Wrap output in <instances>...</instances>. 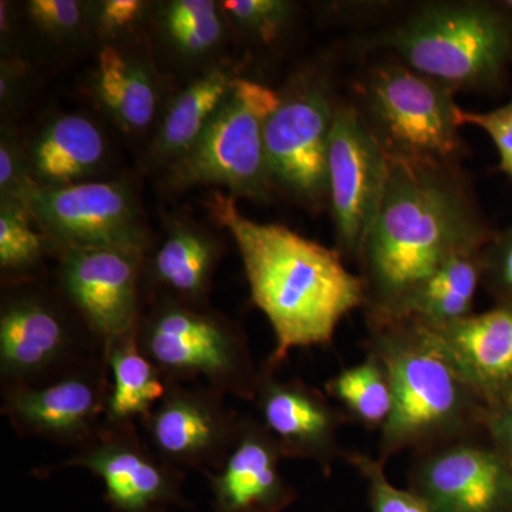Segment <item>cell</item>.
<instances>
[{"label":"cell","instance_id":"6da1fadb","mask_svg":"<svg viewBox=\"0 0 512 512\" xmlns=\"http://www.w3.org/2000/svg\"><path fill=\"white\" fill-rule=\"evenodd\" d=\"M389 163L383 204L359 256L367 323L402 318L450 256L491 241L453 168Z\"/></svg>","mask_w":512,"mask_h":512},{"label":"cell","instance_id":"7a4b0ae2","mask_svg":"<svg viewBox=\"0 0 512 512\" xmlns=\"http://www.w3.org/2000/svg\"><path fill=\"white\" fill-rule=\"evenodd\" d=\"M210 208L237 242L252 301L274 329L268 369H279L293 349L328 345L343 318L365 306L362 278L346 268L336 249L282 225L249 220L234 198L220 192Z\"/></svg>","mask_w":512,"mask_h":512},{"label":"cell","instance_id":"3957f363","mask_svg":"<svg viewBox=\"0 0 512 512\" xmlns=\"http://www.w3.org/2000/svg\"><path fill=\"white\" fill-rule=\"evenodd\" d=\"M367 325V352L383 363L393 397L380 434V461L466 439L485 424L490 409L433 330L412 318Z\"/></svg>","mask_w":512,"mask_h":512},{"label":"cell","instance_id":"277c9868","mask_svg":"<svg viewBox=\"0 0 512 512\" xmlns=\"http://www.w3.org/2000/svg\"><path fill=\"white\" fill-rule=\"evenodd\" d=\"M404 66L446 84L493 86L512 53V20L500 6L477 2L429 3L384 33Z\"/></svg>","mask_w":512,"mask_h":512},{"label":"cell","instance_id":"5b68a950","mask_svg":"<svg viewBox=\"0 0 512 512\" xmlns=\"http://www.w3.org/2000/svg\"><path fill=\"white\" fill-rule=\"evenodd\" d=\"M137 339L168 382L200 383L254 402L261 370L247 336L224 316L167 296L140 320Z\"/></svg>","mask_w":512,"mask_h":512},{"label":"cell","instance_id":"8992f818","mask_svg":"<svg viewBox=\"0 0 512 512\" xmlns=\"http://www.w3.org/2000/svg\"><path fill=\"white\" fill-rule=\"evenodd\" d=\"M360 92L363 120L389 160L453 168L463 154L456 90L404 64L387 63L367 74Z\"/></svg>","mask_w":512,"mask_h":512},{"label":"cell","instance_id":"52a82bcc","mask_svg":"<svg viewBox=\"0 0 512 512\" xmlns=\"http://www.w3.org/2000/svg\"><path fill=\"white\" fill-rule=\"evenodd\" d=\"M281 101V94L264 84L234 79L197 143L174 161V185L215 184L248 197L264 194L271 181L265 126Z\"/></svg>","mask_w":512,"mask_h":512},{"label":"cell","instance_id":"ba28073f","mask_svg":"<svg viewBox=\"0 0 512 512\" xmlns=\"http://www.w3.org/2000/svg\"><path fill=\"white\" fill-rule=\"evenodd\" d=\"M389 174V158L362 114L353 107L336 109L329 137L328 195L340 255L362 254Z\"/></svg>","mask_w":512,"mask_h":512},{"label":"cell","instance_id":"9c48e42d","mask_svg":"<svg viewBox=\"0 0 512 512\" xmlns=\"http://www.w3.org/2000/svg\"><path fill=\"white\" fill-rule=\"evenodd\" d=\"M104 352L90 348L59 308L36 292L9 296L0 312L3 389L55 382Z\"/></svg>","mask_w":512,"mask_h":512},{"label":"cell","instance_id":"30bf717a","mask_svg":"<svg viewBox=\"0 0 512 512\" xmlns=\"http://www.w3.org/2000/svg\"><path fill=\"white\" fill-rule=\"evenodd\" d=\"M23 202L59 248L146 252L147 234L140 212L127 185L120 181L36 187Z\"/></svg>","mask_w":512,"mask_h":512},{"label":"cell","instance_id":"8fae6325","mask_svg":"<svg viewBox=\"0 0 512 512\" xmlns=\"http://www.w3.org/2000/svg\"><path fill=\"white\" fill-rule=\"evenodd\" d=\"M109 373L106 355L100 352L55 382L3 389V416L20 436L80 450L103 427Z\"/></svg>","mask_w":512,"mask_h":512},{"label":"cell","instance_id":"7c38bea8","mask_svg":"<svg viewBox=\"0 0 512 512\" xmlns=\"http://www.w3.org/2000/svg\"><path fill=\"white\" fill-rule=\"evenodd\" d=\"M241 416L224 394L200 383L168 382L167 393L140 420L144 441L171 466L220 470L237 443Z\"/></svg>","mask_w":512,"mask_h":512},{"label":"cell","instance_id":"4fadbf2b","mask_svg":"<svg viewBox=\"0 0 512 512\" xmlns=\"http://www.w3.org/2000/svg\"><path fill=\"white\" fill-rule=\"evenodd\" d=\"M86 468L103 481L106 500L120 512H168L184 503V470L157 456L137 431V424L107 426L74 456L49 473L62 468Z\"/></svg>","mask_w":512,"mask_h":512},{"label":"cell","instance_id":"5bb4252c","mask_svg":"<svg viewBox=\"0 0 512 512\" xmlns=\"http://www.w3.org/2000/svg\"><path fill=\"white\" fill-rule=\"evenodd\" d=\"M143 256L119 248H60L64 292L103 350L138 330Z\"/></svg>","mask_w":512,"mask_h":512},{"label":"cell","instance_id":"9a60e30c","mask_svg":"<svg viewBox=\"0 0 512 512\" xmlns=\"http://www.w3.org/2000/svg\"><path fill=\"white\" fill-rule=\"evenodd\" d=\"M409 484L431 512H512L510 471L473 436L417 453Z\"/></svg>","mask_w":512,"mask_h":512},{"label":"cell","instance_id":"2e32d148","mask_svg":"<svg viewBox=\"0 0 512 512\" xmlns=\"http://www.w3.org/2000/svg\"><path fill=\"white\" fill-rule=\"evenodd\" d=\"M336 109L316 87L282 97L265 126L271 180L296 197L319 201L328 194V151Z\"/></svg>","mask_w":512,"mask_h":512},{"label":"cell","instance_id":"e0dca14e","mask_svg":"<svg viewBox=\"0 0 512 512\" xmlns=\"http://www.w3.org/2000/svg\"><path fill=\"white\" fill-rule=\"evenodd\" d=\"M254 403L258 420L274 436L285 458H303L318 464L325 476L348 451L339 444V431L349 419L302 380H282L262 367Z\"/></svg>","mask_w":512,"mask_h":512},{"label":"cell","instance_id":"ac0fdd59","mask_svg":"<svg viewBox=\"0 0 512 512\" xmlns=\"http://www.w3.org/2000/svg\"><path fill=\"white\" fill-rule=\"evenodd\" d=\"M278 441L251 416H241L237 443L222 467L208 473L214 512H282L296 490L281 471Z\"/></svg>","mask_w":512,"mask_h":512},{"label":"cell","instance_id":"d6986e66","mask_svg":"<svg viewBox=\"0 0 512 512\" xmlns=\"http://www.w3.org/2000/svg\"><path fill=\"white\" fill-rule=\"evenodd\" d=\"M430 329L488 409L511 403L512 303Z\"/></svg>","mask_w":512,"mask_h":512},{"label":"cell","instance_id":"ffe728a7","mask_svg":"<svg viewBox=\"0 0 512 512\" xmlns=\"http://www.w3.org/2000/svg\"><path fill=\"white\" fill-rule=\"evenodd\" d=\"M106 157V140L92 120L64 114L33 140L29 168L39 187L59 188L86 183Z\"/></svg>","mask_w":512,"mask_h":512},{"label":"cell","instance_id":"44dd1931","mask_svg":"<svg viewBox=\"0 0 512 512\" xmlns=\"http://www.w3.org/2000/svg\"><path fill=\"white\" fill-rule=\"evenodd\" d=\"M137 332L104 350L111 376L104 417L107 426L140 423L167 393L168 380L141 352Z\"/></svg>","mask_w":512,"mask_h":512},{"label":"cell","instance_id":"7402d4cb","mask_svg":"<svg viewBox=\"0 0 512 512\" xmlns=\"http://www.w3.org/2000/svg\"><path fill=\"white\" fill-rule=\"evenodd\" d=\"M484 249L468 248L447 259L407 303L402 318L441 328L473 315L478 284L483 279Z\"/></svg>","mask_w":512,"mask_h":512},{"label":"cell","instance_id":"603a6c76","mask_svg":"<svg viewBox=\"0 0 512 512\" xmlns=\"http://www.w3.org/2000/svg\"><path fill=\"white\" fill-rule=\"evenodd\" d=\"M220 251L217 242L200 229L175 225L151 262L156 284L177 295L178 301L200 306L211 288Z\"/></svg>","mask_w":512,"mask_h":512},{"label":"cell","instance_id":"cb8c5ba5","mask_svg":"<svg viewBox=\"0 0 512 512\" xmlns=\"http://www.w3.org/2000/svg\"><path fill=\"white\" fill-rule=\"evenodd\" d=\"M97 96L113 119L127 131L150 126L157 111V90L143 64L104 46L96 73Z\"/></svg>","mask_w":512,"mask_h":512},{"label":"cell","instance_id":"d4e9b609","mask_svg":"<svg viewBox=\"0 0 512 512\" xmlns=\"http://www.w3.org/2000/svg\"><path fill=\"white\" fill-rule=\"evenodd\" d=\"M232 82L234 77L224 70H211L175 97L158 131L156 143L161 157L174 163L194 147L227 97Z\"/></svg>","mask_w":512,"mask_h":512},{"label":"cell","instance_id":"484cf974","mask_svg":"<svg viewBox=\"0 0 512 512\" xmlns=\"http://www.w3.org/2000/svg\"><path fill=\"white\" fill-rule=\"evenodd\" d=\"M326 394L339 404L349 421L375 430L386 426L393 397L389 376L379 357L367 352L359 365L343 369L325 384Z\"/></svg>","mask_w":512,"mask_h":512},{"label":"cell","instance_id":"4316f807","mask_svg":"<svg viewBox=\"0 0 512 512\" xmlns=\"http://www.w3.org/2000/svg\"><path fill=\"white\" fill-rule=\"evenodd\" d=\"M165 35L185 55L201 56L221 42L224 25L217 3L174 0L164 8Z\"/></svg>","mask_w":512,"mask_h":512},{"label":"cell","instance_id":"83f0119b","mask_svg":"<svg viewBox=\"0 0 512 512\" xmlns=\"http://www.w3.org/2000/svg\"><path fill=\"white\" fill-rule=\"evenodd\" d=\"M25 202L2 198L0 205V268L9 274L28 272L46 251L45 239L33 227Z\"/></svg>","mask_w":512,"mask_h":512},{"label":"cell","instance_id":"f1b7e54d","mask_svg":"<svg viewBox=\"0 0 512 512\" xmlns=\"http://www.w3.org/2000/svg\"><path fill=\"white\" fill-rule=\"evenodd\" d=\"M345 460L365 478L372 512H431L413 491L402 490L390 483L384 471L386 464L379 458L348 451Z\"/></svg>","mask_w":512,"mask_h":512},{"label":"cell","instance_id":"f546056e","mask_svg":"<svg viewBox=\"0 0 512 512\" xmlns=\"http://www.w3.org/2000/svg\"><path fill=\"white\" fill-rule=\"evenodd\" d=\"M293 5L285 0H227L221 9L235 25L264 40L274 42L291 19Z\"/></svg>","mask_w":512,"mask_h":512},{"label":"cell","instance_id":"4dcf8cb0","mask_svg":"<svg viewBox=\"0 0 512 512\" xmlns=\"http://www.w3.org/2000/svg\"><path fill=\"white\" fill-rule=\"evenodd\" d=\"M460 126H476L493 140L500 154V170L512 180V101L487 113L458 111Z\"/></svg>","mask_w":512,"mask_h":512},{"label":"cell","instance_id":"1f68e13d","mask_svg":"<svg viewBox=\"0 0 512 512\" xmlns=\"http://www.w3.org/2000/svg\"><path fill=\"white\" fill-rule=\"evenodd\" d=\"M28 10L43 32L60 37L73 35L84 16L83 5L76 0H32Z\"/></svg>","mask_w":512,"mask_h":512},{"label":"cell","instance_id":"d6a6232c","mask_svg":"<svg viewBox=\"0 0 512 512\" xmlns=\"http://www.w3.org/2000/svg\"><path fill=\"white\" fill-rule=\"evenodd\" d=\"M39 187L29 173V164L18 146L9 137L0 144V190L2 198L25 201L30 192Z\"/></svg>","mask_w":512,"mask_h":512},{"label":"cell","instance_id":"836d02e7","mask_svg":"<svg viewBox=\"0 0 512 512\" xmlns=\"http://www.w3.org/2000/svg\"><path fill=\"white\" fill-rule=\"evenodd\" d=\"M484 249L483 278L512 303V225Z\"/></svg>","mask_w":512,"mask_h":512},{"label":"cell","instance_id":"e575fe53","mask_svg":"<svg viewBox=\"0 0 512 512\" xmlns=\"http://www.w3.org/2000/svg\"><path fill=\"white\" fill-rule=\"evenodd\" d=\"M146 3L140 0H104L97 5V23L111 35L124 32L143 18Z\"/></svg>","mask_w":512,"mask_h":512},{"label":"cell","instance_id":"d590c367","mask_svg":"<svg viewBox=\"0 0 512 512\" xmlns=\"http://www.w3.org/2000/svg\"><path fill=\"white\" fill-rule=\"evenodd\" d=\"M484 426L490 430L493 437L495 453L512 476V406L488 410Z\"/></svg>","mask_w":512,"mask_h":512},{"label":"cell","instance_id":"8d00e7d4","mask_svg":"<svg viewBox=\"0 0 512 512\" xmlns=\"http://www.w3.org/2000/svg\"><path fill=\"white\" fill-rule=\"evenodd\" d=\"M500 8L503 9L505 13L512 16V0H505V2H501Z\"/></svg>","mask_w":512,"mask_h":512},{"label":"cell","instance_id":"74e56055","mask_svg":"<svg viewBox=\"0 0 512 512\" xmlns=\"http://www.w3.org/2000/svg\"><path fill=\"white\" fill-rule=\"evenodd\" d=\"M508 406H512V400H511V403H510V404H508Z\"/></svg>","mask_w":512,"mask_h":512}]
</instances>
